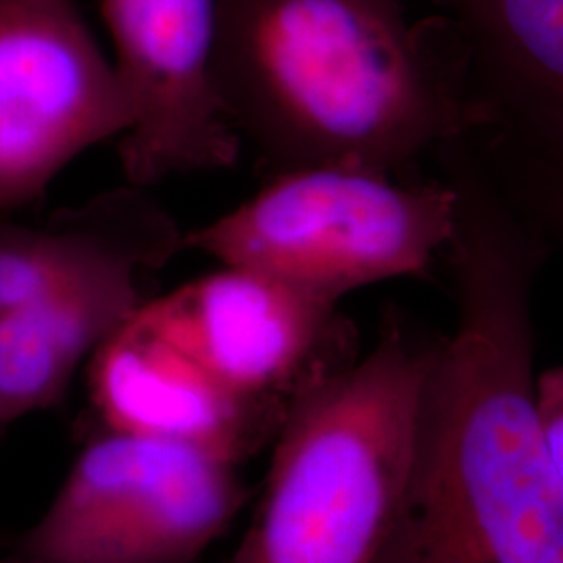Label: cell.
Masks as SVG:
<instances>
[{
  "label": "cell",
  "instance_id": "6da1fadb",
  "mask_svg": "<svg viewBox=\"0 0 563 563\" xmlns=\"http://www.w3.org/2000/svg\"><path fill=\"white\" fill-rule=\"evenodd\" d=\"M446 244L457 320L437 342L416 455L376 563H563V484L537 411L532 292L549 241L470 151Z\"/></svg>",
  "mask_w": 563,
  "mask_h": 563
},
{
  "label": "cell",
  "instance_id": "7a4b0ae2",
  "mask_svg": "<svg viewBox=\"0 0 563 563\" xmlns=\"http://www.w3.org/2000/svg\"><path fill=\"white\" fill-rule=\"evenodd\" d=\"M428 0H220L216 81L269 176H401L490 128L451 21Z\"/></svg>",
  "mask_w": 563,
  "mask_h": 563
},
{
  "label": "cell",
  "instance_id": "3957f363",
  "mask_svg": "<svg viewBox=\"0 0 563 563\" xmlns=\"http://www.w3.org/2000/svg\"><path fill=\"white\" fill-rule=\"evenodd\" d=\"M437 351L401 325L290 397L234 563H376L401 507Z\"/></svg>",
  "mask_w": 563,
  "mask_h": 563
},
{
  "label": "cell",
  "instance_id": "277c9868",
  "mask_svg": "<svg viewBox=\"0 0 563 563\" xmlns=\"http://www.w3.org/2000/svg\"><path fill=\"white\" fill-rule=\"evenodd\" d=\"M457 218L453 184L360 167H309L269 178L186 251L272 274L339 302L378 282L422 276L444 255Z\"/></svg>",
  "mask_w": 563,
  "mask_h": 563
},
{
  "label": "cell",
  "instance_id": "5b68a950",
  "mask_svg": "<svg viewBox=\"0 0 563 563\" xmlns=\"http://www.w3.org/2000/svg\"><path fill=\"white\" fill-rule=\"evenodd\" d=\"M239 462L107 428L86 444L15 563H192L246 501Z\"/></svg>",
  "mask_w": 563,
  "mask_h": 563
},
{
  "label": "cell",
  "instance_id": "8992f818",
  "mask_svg": "<svg viewBox=\"0 0 563 563\" xmlns=\"http://www.w3.org/2000/svg\"><path fill=\"white\" fill-rule=\"evenodd\" d=\"M132 104L74 0H0V209L38 201Z\"/></svg>",
  "mask_w": 563,
  "mask_h": 563
},
{
  "label": "cell",
  "instance_id": "52a82bcc",
  "mask_svg": "<svg viewBox=\"0 0 563 563\" xmlns=\"http://www.w3.org/2000/svg\"><path fill=\"white\" fill-rule=\"evenodd\" d=\"M101 11L132 104L125 181L151 188L236 165L242 141L216 81L220 0H101Z\"/></svg>",
  "mask_w": 563,
  "mask_h": 563
},
{
  "label": "cell",
  "instance_id": "ba28073f",
  "mask_svg": "<svg viewBox=\"0 0 563 563\" xmlns=\"http://www.w3.org/2000/svg\"><path fill=\"white\" fill-rule=\"evenodd\" d=\"M336 302L251 267L222 269L151 299L141 316L223 388L286 409L318 369Z\"/></svg>",
  "mask_w": 563,
  "mask_h": 563
},
{
  "label": "cell",
  "instance_id": "9c48e42d",
  "mask_svg": "<svg viewBox=\"0 0 563 563\" xmlns=\"http://www.w3.org/2000/svg\"><path fill=\"white\" fill-rule=\"evenodd\" d=\"M90 395L111 430L195 444L239 463L276 437L286 413L223 388L141 309L90 360Z\"/></svg>",
  "mask_w": 563,
  "mask_h": 563
},
{
  "label": "cell",
  "instance_id": "30bf717a",
  "mask_svg": "<svg viewBox=\"0 0 563 563\" xmlns=\"http://www.w3.org/2000/svg\"><path fill=\"white\" fill-rule=\"evenodd\" d=\"M428 2L462 42L484 132L563 162V0Z\"/></svg>",
  "mask_w": 563,
  "mask_h": 563
},
{
  "label": "cell",
  "instance_id": "8fae6325",
  "mask_svg": "<svg viewBox=\"0 0 563 563\" xmlns=\"http://www.w3.org/2000/svg\"><path fill=\"white\" fill-rule=\"evenodd\" d=\"M181 251L186 232L146 188L128 181L46 225H0V316L109 267L157 272Z\"/></svg>",
  "mask_w": 563,
  "mask_h": 563
},
{
  "label": "cell",
  "instance_id": "7c38bea8",
  "mask_svg": "<svg viewBox=\"0 0 563 563\" xmlns=\"http://www.w3.org/2000/svg\"><path fill=\"white\" fill-rule=\"evenodd\" d=\"M139 265L97 272L59 292L0 316V422L59 401L81 363L142 305Z\"/></svg>",
  "mask_w": 563,
  "mask_h": 563
},
{
  "label": "cell",
  "instance_id": "4fadbf2b",
  "mask_svg": "<svg viewBox=\"0 0 563 563\" xmlns=\"http://www.w3.org/2000/svg\"><path fill=\"white\" fill-rule=\"evenodd\" d=\"M476 153L505 197L547 241L563 244V162L526 151L501 136H486Z\"/></svg>",
  "mask_w": 563,
  "mask_h": 563
},
{
  "label": "cell",
  "instance_id": "5bb4252c",
  "mask_svg": "<svg viewBox=\"0 0 563 563\" xmlns=\"http://www.w3.org/2000/svg\"><path fill=\"white\" fill-rule=\"evenodd\" d=\"M537 411L547 453L563 484V367H549L539 374Z\"/></svg>",
  "mask_w": 563,
  "mask_h": 563
},
{
  "label": "cell",
  "instance_id": "9a60e30c",
  "mask_svg": "<svg viewBox=\"0 0 563 563\" xmlns=\"http://www.w3.org/2000/svg\"><path fill=\"white\" fill-rule=\"evenodd\" d=\"M0 426H2V422H0Z\"/></svg>",
  "mask_w": 563,
  "mask_h": 563
},
{
  "label": "cell",
  "instance_id": "2e32d148",
  "mask_svg": "<svg viewBox=\"0 0 563 563\" xmlns=\"http://www.w3.org/2000/svg\"><path fill=\"white\" fill-rule=\"evenodd\" d=\"M0 563H7V562H0Z\"/></svg>",
  "mask_w": 563,
  "mask_h": 563
}]
</instances>
